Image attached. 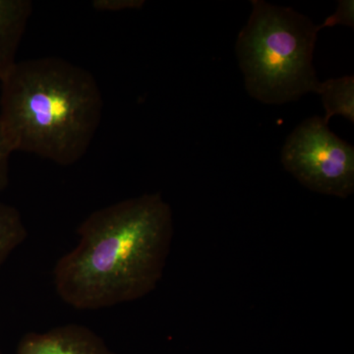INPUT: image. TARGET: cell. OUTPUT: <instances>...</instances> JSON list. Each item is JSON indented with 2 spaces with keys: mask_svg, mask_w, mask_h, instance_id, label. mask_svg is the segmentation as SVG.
I'll return each instance as SVG.
<instances>
[{
  "mask_svg": "<svg viewBox=\"0 0 354 354\" xmlns=\"http://www.w3.org/2000/svg\"><path fill=\"white\" fill-rule=\"evenodd\" d=\"M174 215L160 193L113 203L88 216L73 249L57 261L53 283L77 310H101L150 295L162 278Z\"/></svg>",
  "mask_w": 354,
  "mask_h": 354,
  "instance_id": "1",
  "label": "cell"
},
{
  "mask_svg": "<svg viewBox=\"0 0 354 354\" xmlns=\"http://www.w3.org/2000/svg\"><path fill=\"white\" fill-rule=\"evenodd\" d=\"M0 84V128L13 152L62 167L85 157L104 111L91 72L64 58H32L16 62Z\"/></svg>",
  "mask_w": 354,
  "mask_h": 354,
  "instance_id": "2",
  "label": "cell"
},
{
  "mask_svg": "<svg viewBox=\"0 0 354 354\" xmlns=\"http://www.w3.org/2000/svg\"><path fill=\"white\" fill-rule=\"evenodd\" d=\"M252 12L236 41L247 93L263 104L298 101L318 92L313 65L319 25L290 7L253 0Z\"/></svg>",
  "mask_w": 354,
  "mask_h": 354,
  "instance_id": "3",
  "label": "cell"
},
{
  "mask_svg": "<svg viewBox=\"0 0 354 354\" xmlns=\"http://www.w3.org/2000/svg\"><path fill=\"white\" fill-rule=\"evenodd\" d=\"M281 164L302 185L346 199L354 192V148L330 131L321 116L302 121L281 150Z\"/></svg>",
  "mask_w": 354,
  "mask_h": 354,
  "instance_id": "4",
  "label": "cell"
},
{
  "mask_svg": "<svg viewBox=\"0 0 354 354\" xmlns=\"http://www.w3.org/2000/svg\"><path fill=\"white\" fill-rule=\"evenodd\" d=\"M16 354H115L97 333L86 326L67 324L44 332L28 333Z\"/></svg>",
  "mask_w": 354,
  "mask_h": 354,
  "instance_id": "5",
  "label": "cell"
},
{
  "mask_svg": "<svg viewBox=\"0 0 354 354\" xmlns=\"http://www.w3.org/2000/svg\"><path fill=\"white\" fill-rule=\"evenodd\" d=\"M32 14L29 0H0V79L18 62L16 57Z\"/></svg>",
  "mask_w": 354,
  "mask_h": 354,
  "instance_id": "6",
  "label": "cell"
},
{
  "mask_svg": "<svg viewBox=\"0 0 354 354\" xmlns=\"http://www.w3.org/2000/svg\"><path fill=\"white\" fill-rule=\"evenodd\" d=\"M317 94L322 99L325 115L323 120L329 123L330 118L341 115L354 122V77L348 75L328 79L321 82Z\"/></svg>",
  "mask_w": 354,
  "mask_h": 354,
  "instance_id": "7",
  "label": "cell"
},
{
  "mask_svg": "<svg viewBox=\"0 0 354 354\" xmlns=\"http://www.w3.org/2000/svg\"><path fill=\"white\" fill-rule=\"evenodd\" d=\"M27 236V227L18 209L0 203V267Z\"/></svg>",
  "mask_w": 354,
  "mask_h": 354,
  "instance_id": "8",
  "label": "cell"
},
{
  "mask_svg": "<svg viewBox=\"0 0 354 354\" xmlns=\"http://www.w3.org/2000/svg\"><path fill=\"white\" fill-rule=\"evenodd\" d=\"M337 8L334 14L329 16L319 28L334 27L335 25H344L354 28V1L353 0H339Z\"/></svg>",
  "mask_w": 354,
  "mask_h": 354,
  "instance_id": "9",
  "label": "cell"
},
{
  "mask_svg": "<svg viewBox=\"0 0 354 354\" xmlns=\"http://www.w3.org/2000/svg\"><path fill=\"white\" fill-rule=\"evenodd\" d=\"M13 153L12 149L0 128V192L6 189L8 185L10 158Z\"/></svg>",
  "mask_w": 354,
  "mask_h": 354,
  "instance_id": "10",
  "label": "cell"
},
{
  "mask_svg": "<svg viewBox=\"0 0 354 354\" xmlns=\"http://www.w3.org/2000/svg\"><path fill=\"white\" fill-rule=\"evenodd\" d=\"M144 3L143 0H97L94 2V6L101 11H121L140 8Z\"/></svg>",
  "mask_w": 354,
  "mask_h": 354,
  "instance_id": "11",
  "label": "cell"
},
{
  "mask_svg": "<svg viewBox=\"0 0 354 354\" xmlns=\"http://www.w3.org/2000/svg\"><path fill=\"white\" fill-rule=\"evenodd\" d=\"M0 354H2L1 351H0Z\"/></svg>",
  "mask_w": 354,
  "mask_h": 354,
  "instance_id": "12",
  "label": "cell"
}]
</instances>
